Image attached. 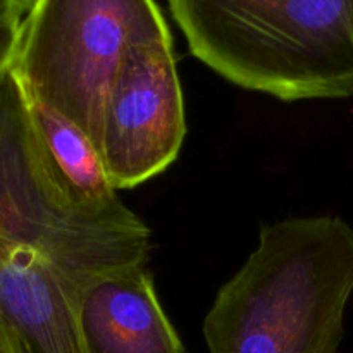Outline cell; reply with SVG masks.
Instances as JSON below:
<instances>
[{"label": "cell", "instance_id": "obj_1", "mask_svg": "<svg viewBox=\"0 0 353 353\" xmlns=\"http://www.w3.org/2000/svg\"><path fill=\"white\" fill-rule=\"evenodd\" d=\"M353 293V230L340 217L262 226L203 321L210 353H336Z\"/></svg>", "mask_w": 353, "mask_h": 353}, {"label": "cell", "instance_id": "obj_2", "mask_svg": "<svg viewBox=\"0 0 353 353\" xmlns=\"http://www.w3.org/2000/svg\"><path fill=\"white\" fill-rule=\"evenodd\" d=\"M190 52L285 102L353 95V0H168Z\"/></svg>", "mask_w": 353, "mask_h": 353}, {"label": "cell", "instance_id": "obj_3", "mask_svg": "<svg viewBox=\"0 0 353 353\" xmlns=\"http://www.w3.org/2000/svg\"><path fill=\"white\" fill-rule=\"evenodd\" d=\"M0 238L33 252L76 290L92 279L145 268L147 224L128 207L83 205L55 169L12 64L0 72Z\"/></svg>", "mask_w": 353, "mask_h": 353}, {"label": "cell", "instance_id": "obj_4", "mask_svg": "<svg viewBox=\"0 0 353 353\" xmlns=\"http://www.w3.org/2000/svg\"><path fill=\"white\" fill-rule=\"evenodd\" d=\"M169 37L155 0H34L12 68L31 99L68 117L99 147L103 97L124 54Z\"/></svg>", "mask_w": 353, "mask_h": 353}, {"label": "cell", "instance_id": "obj_5", "mask_svg": "<svg viewBox=\"0 0 353 353\" xmlns=\"http://www.w3.org/2000/svg\"><path fill=\"white\" fill-rule=\"evenodd\" d=\"M186 134L172 37L131 47L102 103L99 148L110 183L130 190L164 172Z\"/></svg>", "mask_w": 353, "mask_h": 353}, {"label": "cell", "instance_id": "obj_6", "mask_svg": "<svg viewBox=\"0 0 353 353\" xmlns=\"http://www.w3.org/2000/svg\"><path fill=\"white\" fill-rule=\"evenodd\" d=\"M83 353H186L145 268L99 276L76 295Z\"/></svg>", "mask_w": 353, "mask_h": 353}, {"label": "cell", "instance_id": "obj_7", "mask_svg": "<svg viewBox=\"0 0 353 353\" xmlns=\"http://www.w3.org/2000/svg\"><path fill=\"white\" fill-rule=\"evenodd\" d=\"M76 295L48 262L0 238V310L30 353H83Z\"/></svg>", "mask_w": 353, "mask_h": 353}, {"label": "cell", "instance_id": "obj_8", "mask_svg": "<svg viewBox=\"0 0 353 353\" xmlns=\"http://www.w3.org/2000/svg\"><path fill=\"white\" fill-rule=\"evenodd\" d=\"M30 103L41 141L55 169L76 199L95 210L109 212L124 209L126 205L121 202L110 183L95 141L62 114L48 109L31 97Z\"/></svg>", "mask_w": 353, "mask_h": 353}, {"label": "cell", "instance_id": "obj_9", "mask_svg": "<svg viewBox=\"0 0 353 353\" xmlns=\"http://www.w3.org/2000/svg\"><path fill=\"white\" fill-rule=\"evenodd\" d=\"M21 24H23V19L0 21V72H3L12 64L17 43H19Z\"/></svg>", "mask_w": 353, "mask_h": 353}, {"label": "cell", "instance_id": "obj_10", "mask_svg": "<svg viewBox=\"0 0 353 353\" xmlns=\"http://www.w3.org/2000/svg\"><path fill=\"white\" fill-rule=\"evenodd\" d=\"M0 353H30L12 324L0 310Z\"/></svg>", "mask_w": 353, "mask_h": 353}, {"label": "cell", "instance_id": "obj_11", "mask_svg": "<svg viewBox=\"0 0 353 353\" xmlns=\"http://www.w3.org/2000/svg\"><path fill=\"white\" fill-rule=\"evenodd\" d=\"M33 3L34 0H0V21L24 19Z\"/></svg>", "mask_w": 353, "mask_h": 353}]
</instances>
